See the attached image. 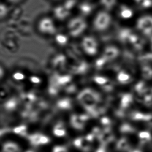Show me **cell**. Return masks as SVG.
I'll return each mask as SVG.
<instances>
[{"label":"cell","instance_id":"8992f818","mask_svg":"<svg viewBox=\"0 0 152 152\" xmlns=\"http://www.w3.org/2000/svg\"><path fill=\"white\" fill-rule=\"evenodd\" d=\"M48 1H50V2H52V3H53L56 4L61 3V2H64L65 0H48Z\"/></svg>","mask_w":152,"mask_h":152},{"label":"cell","instance_id":"3957f363","mask_svg":"<svg viewBox=\"0 0 152 152\" xmlns=\"http://www.w3.org/2000/svg\"><path fill=\"white\" fill-rule=\"evenodd\" d=\"M100 8L111 11L116 4L117 0H98Z\"/></svg>","mask_w":152,"mask_h":152},{"label":"cell","instance_id":"7a4b0ae2","mask_svg":"<svg viewBox=\"0 0 152 152\" xmlns=\"http://www.w3.org/2000/svg\"><path fill=\"white\" fill-rule=\"evenodd\" d=\"M37 26L41 30L44 31H51L55 27L53 19L50 16L44 15L37 20Z\"/></svg>","mask_w":152,"mask_h":152},{"label":"cell","instance_id":"ba28073f","mask_svg":"<svg viewBox=\"0 0 152 152\" xmlns=\"http://www.w3.org/2000/svg\"><path fill=\"white\" fill-rule=\"evenodd\" d=\"M2 1V0H0V1Z\"/></svg>","mask_w":152,"mask_h":152},{"label":"cell","instance_id":"277c9868","mask_svg":"<svg viewBox=\"0 0 152 152\" xmlns=\"http://www.w3.org/2000/svg\"><path fill=\"white\" fill-rule=\"evenodd\" d=\"M9 6H18L23 4L26 0H2Z\"/></svg>","mask_w":152,"mask_h":152},{"label":"cell","instance_id":"6da1fadb","mask_svg":"<svg viewBox=\"0 0 152 152\" xmlns=\"http://www.w3.org/2000/svg\"><path fill=\"white\" fill-rule=\"evenodd\" d=\"M112 22L110 11L100 8L96 11L93 17V27L97 30H104L109 28Z\"/></svg>","mask_w":152,"mask_h":152},{"label":"cell","instance_id":"52a82bcc","mask_svg":"<svg viewBox=\"0 0 152 152\" xmlns=\"http://www.w3.org/2000/svg\"><path fill=\"white\" fill-rule=\"evenodd\" d=\"M83 1H91V0H83Z\"/></svg>","mask_w":152,"mask_h":152},{"label":"cell","instance_id":"5b68a950","mask_svg":"<svg viewBox=\"0 0 152 152\" xmlns=\"http://www.w3.org/2000/svg\"><path fill=\"white\" fill-rule=\"evenodd\" d=\"M140 137L142 139H148L149 138V134L146 132H143L140 134Z\"/></svg>","mask_w":152,"mask_h":152}]
</instances>
